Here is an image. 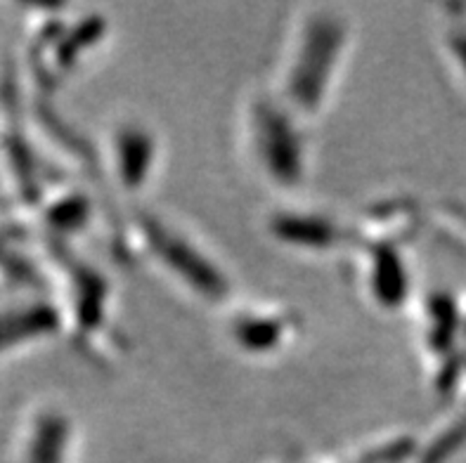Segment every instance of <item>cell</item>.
Wrapping results in <instances>:
<instances>
[{
  "mask_svg": "<svg viewBox=\"0 0 466 463\" xmlns=\"http://www.w3.org/2000/svg\"><path fill=\"white\" fill-rule=\"evenodd\" d=\"M353 24L339 7L310 5L291 22L275 93L310 124L322 116L349 65Z\"/></svg>",
  "mask_w": 466,
  "mask_h": 463,
  "instance_id": "6da1fadb",
  "label": "cell"
},
{
  "mask_svg": "<svg viewBox=\"0 0 466 463\" xmlns=\"http://www.w3.org/2000/svg\"><path fill=\"white\" fill-rule=\"evenodd\" d=\"M308 121L275 93V88L248 95L242 109V137L248 164L268 185L294 189L310 168Z\"/></svg>",
  "mask_w": 466,
  "mask_h": 463,
  "instance_id": "7a4b0ae2",
  "label": "cell"
},
{
  "mask_svg": "<svg viewBox=\"0 0 466 463\" xmlns=\"http://www.w3.org/2000/svg\"><path fill=\"white\" fill-rule=\"evenodd\" d=\"M26 74L38 95L57 93L76 76L106 38V22L76 17L66 7H26Z\"/></svg>",
  "mask_w": 466,
  "mask_h": 463,
  "instance_id": "3957f363",
  "label": "cell"
},
{
  "mask_svg": "<svg viewBox=\"0 0 466 463\" xmlns=\"http://www.w3.org/2000/svg\"><path fill=\"white\" fill-rule=\"evenodd\" d=\"M140 227L145 244L142 248L154 263H159L157 267L164 270L168 279L183 287L189 296L213 306L230 300V277L199 239L157 216L142 217Z\"/></svg>",
  "mask_w": 466,
  "mask_h": 463,
  "instance_id": "277c9868",
  "label": "cell"
},
{
  "mask_svg": "<svg viewBox=\"0 0 466 463\" xmlns=\"http://www.w3.org/2000/svg\"><path fill=\"white\" fill-rule=\"evenodd\" d=\"M78 423L57 399L31 402L15 426L10 463H74Z\"/></svg>",
  "mask_w": 466,
  "mask_h": 463,
  "instance_id": "5b68a950",
  "label": "cell"
},
{
  "mask_svg": "<svg viewBox=\"0 0 466 463\" xmlns=\"http://www.w3.org/2000/svg\"><path fill=\"white\" fill-rule=\"evenodd\" d=\"M105 166L121 194L140 196L161 168V137L137 116H121L106 133Z\"/></svg>",
  "mask_w": 466,
  "mask_h": 463,
  "instance_id": "8992f818",
  "label": "cell"
},
{
  "mask_svg": "<svg viewBox=\"0 0 466 463\" xmlns=\"http://www.w3.org/2000/svg\"><path fill=\"white\" fill-rule=\"evenodd\" d=\"M65 334L62 307L47 291H22L0 298V362L19 357Z\"/></svg>",
  "mask_w": 466,
  "mask_h": 463,
  "instance_id": "52a82bcc",
  "label": "cell"
},
{
  "mask_svg": "<svg viewBox=\"0 0 466 463\" xmlns=\"http://www.w3.org/2000/svg\"><path fill=\"white\" fill-rule=\"evenodd\" d=\"M301 322L289 306L278 300H239L232 303L225 334L237 352L247 357H278L291 347Z\"/></svg>",
  "mask_w": 466,
  "mask_h": 463,
  "instance_id": "ba28073f",
  "label": "cell"
},
{
  "mask_svg": "<svg viewBox=\"0 0 466 463\" xmlns=\"http://www.w3.org/2000/svg\"><path fill=\"white\" fill-rule=\"evenodd\" d=\"M268 232L278 244L301 253H331L350 241L337 217L318 208H279L268 217Z\"/></svg>",
  "mask_w": 466,
  "mask_h": 463,
  "instance_id": "9c48e42d",
  "label": "cell"
},
{
  "mask_svg": "<svg viewBox=\"0 0 466 463\" xmlns=\"http://www.w3.org/2000/svg\"><path fill=\"white\" fill-rule=\"evenodd\" d=\"M360 279L372 306L384 312H398L410 300V263L402 258L400 247L390 244H365V265Z\"/></svg>",
  "mask_w": 466,
  "mask_h": 463,
  "instance_id": "30bf717a",
  "label": "cell"
},
{
  "mask_svg": "<svg viewBox=\"0 0 466 463\" xmlns=\"http://www.w3.org/2000/svg\"><path fill=\"white\" fill-rule=\"evenodd\" d=\"M445 45H448L450 59L455 69L460 71L461 78H466V26L464 24H455L445 31Z\"/></svg>",
  "mask_w": 466,
  "mask_h": 463,
  "instance_id": "8fae6325",
  "label": "cell"
}]
</instances>
